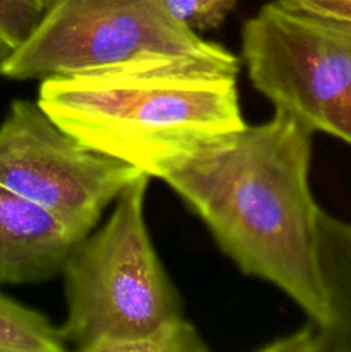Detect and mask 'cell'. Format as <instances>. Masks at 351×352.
Here are the masks:
<instances>
[{
  "instance_id": "obj_1",
  "label": "cell",
  "mask_w": 351,
  "mask_h": 352,
  "mask_svg": "<svg viewBox=\"0 0 351 352\" xmlns=\"http://www.w3.org/2000/svg\"><path fill=\"white\" fill-rule=\"evenodd\" d=\"M313 131L274 110L172 164L164 181L244 275L281 289L313 325L329 322L320 213L310 188Z\"/></svg>"
},
{
  "instance_id": "obj_2",
  "label": "cell",
  "mask_w": 351,
  "mask_h": 352,
  "mask_svg": "<svg viewBox=\"0 0 351 352\" xmlns=\"http://www.w3.org/2000/svg\"><path fill=\"white\" fill-rule=\"evenodd\" d=\"M237 72L196 58H157L40 81L38 105L93 150L147 175L246 127Z\"/></svg>"
},
{
  "instance_id": "obj_3",
  "label": "cell",
  "mask_w": 351,
  "mask_h": 352,
  "mask_svg": "<svg viewBox=\"0 0 351 352\" xmlns=\"http://www.w3.org/2000/svg\"><path fill=\"white\" fill-rule=\"evenodd\" d=\"M150 175L114 201L109 219L69 254L61 325L69 349L119 352L129 340L184 316L182 301L158 258L145 217Z\"/></svg>"
},
{
  "instance_id": "obj_4",
  "label": "cell",
  "mask_w": 351,
  "mask_h": 352,
  "mask_svg": "<svg viewBox=\"0 0 351 352\" xmlns=\"http://www.w3.org/2000/svg\"><path fill=\"white\" fill-rule=\"evenodd\" d=\"M157 58L241 65L226 47L179 23L164 0H43L26 40L0 60V78L43 81Z\"/></svg>"
},
{
  "instance_id": "obj_5",
  "label": "cell",
  "mask_w": 351,
  "mask_h": 352,
  "mask_svg": "<svg viewBox=\"0 0 351 352\" xmlns=\"http://www.w3.org/2000/svg\"><path fill=\"white\" fill-rule=\"evenodd\" d=\"M241 62L274 110L351 146L350 21L270 0L244 21Z\"/></svg>"
},
{
  "instance_id": "obj_6",
  "label": "cell",
  "mask_w": 351,
  "mask_h": 352,
  "mask_svg": "<svg viewBox=\"0 0 351 352\" xmlns=\"http://www.w3.org/2000/svg\"><path fill=\"white\" fill-rule=\"evenodd\" d=\"M147 175L86 146L31 100H14L0 122V184L88 236L120 192Z\"/></svg>"
},
{
  "instance_id": "obj_7",
  "label": "cell",
  "mask_w": 351,
  "mask_h": 352,
  "mask_svg": "<svg viewBox=\"0 0 351 352\" xmlns=\"http://www.w3.org/2000/svg\"><path fill=\"white\" fill-rule=\"evenodd\" d=\"M79 241L47 210L0 184V284L57 277Z\"/></svg>"
},
{
  "instance_id": "obj_8",
  "label": "cell",
  "mask_w": 351,
  "mask_h": 352,
  "mask_svg": "<svg viewBox=\"0 0 351 352\" xmlns=\"http://www.w3.org/2000/svg\"><path fill=\"white\" fill-rule=\"evenodd\" d=\"M320 268L329 299V322L306 323L260 347L267 352H351V222L320 213Z\"/></svg>"
},
{
  "instance_id": "obj_9",
  "label": "cell",
  "mask_w": 351,
  "mask_h": 352,
  "mask_svg": "<svg viewBox=\"0 0 351 352\" xmlns=\"http://www.w3.org/2000/svg\"><path fill=\"white\" fill-rule=\"evenodd\" d=\"M69 351L61 327L45 315L0 294V352Z\"/></svg>"
},
{
  "instance_id": "obj_10",
  "label": "cell",
  "mask_w": 351,
  "mask_h": 352,
  "mask_svg": "<svg viewBox=\"0 0 351 352\" xmlns=\"http://www.w3.org/2000/svg\"><path fill=\"white\" fill-rule=\"evenodd\" d=\"M209 349L196 327L184 316H179L129 340L119 352H206Z\"/></svg>"
},
{
  "instance_id": "obj_11",
  "label": "cell",
  "mask_w": 351,
  "mask_h": 352,
  "mask_svg": "<svg viewBox=\"0 0 351 352\" xmlns=\"http://www.w3.org/2000/svg\"><path fill=\"white\" fill-rule=\"evenodd\" d=\"M41 9L43 0H0V60L26 40Z\"/></svg>"
},
{
  "instance_id": "obj_12",
  "label": "cell",
  "mask_w": 351,
  "mask_h": 352,
  "mask_svg": "<svg viewBox=\"0 0 351 352\" xmlns=\"http://www.w3.org/2000/svg\"><path fill=\"white\" fill-rule=\"evenodd\" d=\"M237 2L240 0H164L169 12L196 33L220 26Z\"/></svg>"
},
{
  "instance_id": "obj_13",
  "label": "cell",
  "mask_w": 351,
  "mask_h": 352,
  "mask_svg": "<svg viewBox=\"0 0 351 352\" xmlns=\"http://www.w3.org/2000/svg\"><path fill=\"white\" fill-rule=\"evenodd\" d=\"M288 2L312 14L351 23V0H288Z\"/></svg>"
}]
</instances>
